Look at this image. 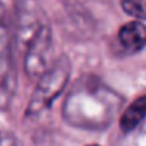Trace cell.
<instances>
[{
  "label": "cell",
  "instance_id": "1",
  "mask_svg": "<svg viewBox=\"0 0 146 146\" xmlns=\"http://www.w3.org/2000/svg\"><path fill=\"white\" fill-rule=\"evenodd\" d=\"M68 77H69V63L66 58H60L52 66V69L41 77L38 86H36V91L33 93L32 99H30L27 115L33 116V115H38L42 110H46L64 88Z\"/></svg>",
  "mask_w": 146,
  "mask_h": 146
},
{
  "label": "cell",
  "instance_id": "5",
  "mask_svg": "<svg viewBox=\"0 0 146 146\" xmlns=\"http://www.w3.org/2000/svg\"><path fill=\"white\" fill-rule=\"evenodd\" d=\"M121 7L137 21H146V0H123Z\"/></svg>",
  "mask_w": 146,
  "mask_h": 146
},
{
  "label": "cell",
  "instance_id": "2",
  "mask_svg": "<svg viewBox=\"0 0 146 146\" xmlns=\"http://www.w3.org/2000/svg\"><path fill=\"white\" fill-rule=\"evenodd\" d=\"M119 42L127 52H138L146 46V25L140 21H133L121 27Z\"/></svg>",
  "mask_w": 146,
  "mask_h": 146
},
{
  "label": "cell",
  "instance_id": "6",
  "mask_svg": "<svg viewBox=\"0 0 146 146\" xmlns=\"http://www.w3.org/2000/svg\"><path fill=\"white\" fill-rule=\"evenodd\" d=\"M90 146H99V145H90Z\"/></svg>",
  "mask_w": 146,
  "mask_h": 146
},
{
  "label": "cell",
  "instance_id": "4",
  "mask_svg": "<svg viewBox=\"0 0 146 146\" xmlns=\"http://www.w3.org/2000/svg\"><path fill=\"white\" fill-rule=\"evenodd\" d=\"M146 118V94L141 98L135 99L129 107L126 108V111L123 113L119 119V127L124 132H130L133 130L143 119Z\"/></svg>",
  "mask_w": 146,
  "mask_h": 146
},
{
  "label": "cell",
  "instance_id": "3",
  "mask_svg": "<svg viewBox=\"0 0 146 146\" xmlns=\"http://www.w3.org/2000/svg\"><path fill=\"white\" fill-rule=\"evenodd\" d=\"M49 47V35L44 33V35H39L38 38L35 39L33 46L30 47L29 55H27V72H29L30 77H35L36 74H39L44 68V52L47 50Z\"/></svg>",
  "mask_w": 146,
  "mask_h": 146
}]
</instances>
